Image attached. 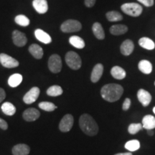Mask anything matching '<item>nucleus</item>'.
Segmentation results:
<instances>
[{
  "label": "nucleus",
  "instance_id": "obj_1",
  "mask_svg": "<svg viewBox=\"0 0 155 155\" xmlns=\"http://www.w3.org/2000/svg\"><path fill=\"white\" fill-rule=\"evenodd\" d=\"M123 87L116 83L106 84L103 86L101 90L102 98L108 102H115L119 100L123 94Z\"/></svg>",
  "mask_w": 155,
  "mask_h": 155
},
{
  "label": "nucleus",
  "instance_id": "obj_2",
  "mask_svg": "<svg viewBox=\"0 0 155 155\" xmlns=\"http://www.w3.org/2000/svg\"><path fill=\"white\" fill-rule=\"evenodd\" d=\"M79 125L83 132L88 136H95L98 132V126L94 118L89 114H84L79 119Z\"/></svg>",
  "mask_w": 155,
  "mask_h": 155
},
{
  "label": "nucleus",
  "instance_id": "obj_3",
  "mask_svg": "<svg viewBox=\"0 0 155 155\" xmlns=\"http://www.w3.org/2000/svg\"><path fill=\"white\" fill-rule=\"evenodd\" d=\"M121 9L125 14L134 17H139L142 13L143 10L142 7L141 5L134 2L124 4L121 5Z\"/></svg>",
  "mask_w": 155,
  "mask_h": 155
},
{
  "label": "nucleus",
  "instance_id": "obj_4",
  "mask_svg": "<svg viewBox=\"0 0 155 155\" xmlns=\"http://www.w3.org/2000/svg\"><path fill=\"white\" fill-rule=\"evenodd\" d=\"M65 62L68 66L73 70H78L82 65L81 58L75 52L69 51L65 55Z\"/></svg>",
  "mask_w": 155,
  "mask_h": 155
},
{
  "label": "nucleus",
  "instance_id": "obj_5",
  "mask_svg": "<svg viewBox=\"0 0 155 155\" xmlns=\"http://www.w3.org/2000/svg\"><path fill=\"white\" fill-rule=\"evenodd\" d=\"M82 29V25L78 20L75 19H68L65 21L61 26V30L62 32L65 33L70 32H75L80 31Z\"/></svg>",
  "mask_w": 155,
  "mask_h": 155
},
{
  "label": "nucleus",
  "instance_id": "obj_6",
  "mask_svg": "<svg viewBox=\"0 0 155 155\" xmlns=\"http://www.w3.org/2000/svg\"><path fill=\"white\" fill-rule=\"evenodd\" d=\"M48 68L50 71L53 73L61 72L62 69V61L60 55L54 54L50 56L48 60Z\"/></svg>",
  "mask_w": 155,
  "mask_h": 155
},
{
  "label": "nucleus",
  "instance_id": "obj_7",
  "mask_svg": "<svg viewBox=\"0 0 155 155\" xmlns=\"http://www.w3.org/2000/svg\"><path fill=\"white\" fill-rule=\"evenodd\" d=\"M74 119L71 114H66L63 116L59 124V129L62 132H68L72 129Z\"/></svg>",
  "mask_w": 155,
  "mask_h": 155
},
{
  "label": "nucleus",
  "instance_id": "obj_8",
  "mask_svg": "<svg viewBox=\"0 0 155 155\" xmlns=\"http://www.w3.org/2000/svg\"><path fill=\"white\" fill-rule=\"evenodd\" d=\"M0 63L7 68H13L19 65V62L16 59L5 53L0 54Z\"/></svg>",
  "mask_w": 155,
  "mask_h": 155
},
{
  "label": "nucleus",
  "instance_id": "obj_9",
  "mask_svg": "<svg viewBox=\"0 0 155 155\" xmlns=\"http://www.w3.org/2000/svg\"><path fill=\"white\" fill-rule=\"evenodd\" d=\"M40 88H38V87H33L25 95L24 97H23V101L26 104H32V103L36 101V100L38 99L39 96H40Z\"/></svg>",
  "mask_w": 155,
  "mask_h": 155
},
{
  "label": "nucleus",
  "instance_id": "obj_10",
  "mask_svg": "<svg viewBox=\"0 0 155 155\" xmlns=\"http://www.w3.org/2000/svg\"><path fill=\"white\" fill-rule=\"evenodd\" d=\"M12 40L17 47H23L28 42V38L25 33L19 30H14L12 32Z\"/></svg>",
  "mask_w": 155,
  "mask_h": 155
},
{
  "label": "nucleus",
  "instance_id": "obj_11",
  "mask_svg": "<svg viewBox=\"0 0 155 155\" xmlns=\"http://www.w3.org/2000/svg\"><path fill=\"white\" fill-rule=\"evenodd\" d=\"M137 97L139 102L142 104V106H147L150 105L152 101V96L147 91L144 89H139L137 92Z\"/></svg>",
  "mask_w": 155,
  "mask_h": 155
},
{
  "label": "nucleus",
  "instance_id": "obj_12",
  "mask_svg": "<svg viewBox=\"0 0 155 155\" xmlns=\"http://www.w3.org/2000/svg\"><path fill=\"white\" fill-rule=\"evenodd\" d=\"M23 118L27 121H34L40 117V113L35 108H30L26 109L23 113Z\"/></svg>",
  "mask_w": 155,
  "mask_h": 155
},
{
  "label": "nucleus",
  "instance_id": "obj_13",
  "mask_svg": "<svg viewBox=\"0 0 155 155\" xmlns=\"http://www.w3.org/2000/svg\"><path fill=\"white\" fill-rule=\"evenodd\" d=\"M32 5L34 9L39 14H45L48 10L47 0H33Z\"/></svg>",
  "mask_w": 155,
  "mask_h": 155
},
{
  "label": "nucleus",
  "instance_id": "obj_14",
  "mask_svg": "<svg viewBox=\"0 0 155 155\" xmlns=\"http://www.w3.org/2000/svg\"><path fill=\"white\" fill-rule=\"evenodd\" d=\"M103 73H104V66L102 64L98 63L95 65L93 69L91 75V80L93 83H97L101 78Z\"/></svg>",
  "mask_w": 155,
  "mask_h": 155
},
{
  "label": "nucleus",
  "instance_id": "obj_15",
  "mask_svg": "<svg viewBox=\"0 0 155 155\" xmlns=\"http://www.w3.org/2000/svg\"><path fill=\"white\" fill-rule=\"evenodd\" d=\"M134 48V42L131 40L128 39V40H126L125 41H124L123 43L121 44V47H120V50H121V53L124 55L128 56L132 53Z\"/></svg>",
  "mask_w": 155,
  "mask_h": 155
},
{
  "label": "nucleus",
  "instance_id": "obj_16",
  "mask_svg": "<svg viewBox=\"0 0 155 155\" xmlns=\"http://www.w3.org/2000/svg\"><path fill=\"white\" fill-rule=\"evenodd\" d=\"M35 35L37 40L44 44H49L52 42L51 37L47 32L42 30H40V29H37L35 31Z\"/></svg>",
  "mask_w": 155,
  "mask_h": 155
},
{
  "label": "nucleus",
  "instance_id": "obj_17",
  "mask_svg": "<svg viewBox=\"0 0 155 155\" xmlns=\"http://www.w3.org/2000/svg\"><path fill=\"white\" fill-rule=\"evenodd\" d=\"M30 152V148L28 145L19 144L12 148L13 155H28Z\"/></svg>",
  "mask_w": 155,
  "mask_h": 155
},
{
  "label": "nucleus",
  "instance_id": "obj_18",
  "mask_svg": "<svg viewBox=\"0 0 155 155\" xmlns=\"http://www.w3.org/2000/svg\"><path fill=\"white\" fill-rule=\"evenodd\" d=\"M29 52L36 59H41L43 56V50L38 44H32L29 48Z\"/></svg>",
  "mask_w": 155,
  "mask_h": 155
},
{
  "label": "nucleus",
  "instance_id": "obj_19",
  "mask_svg": "<svg viewBox=\"0 0 155 155\" xmlns=\"http://www.w3.org/2000/svg\"><path fill=\"white\" fill-rule=\"evenodd\" d=\"M142 127L147 130L155 129V118L152 115L145 116L142 119Z\"/></svg>",
  "mask_w": 155,
  "mask_h": 155
},
{
  "label": "nucleus",
  "instance_id": "obj_20",
  "mask_svg": "<svg viewBox=\"0 0 155 155\" xmlns=\"http://www.w3.org/2000/svg\"><path fill=\"white\" fill-rule=\"evenodd\" d=\"M92 30L94 32L95 37L98 40H104L105 38V32H104V28L102 25L99 22H95L93 25Z\"/></svg>",
  "mask_w": 155,
  "mask_h": 155
},
{
  "label": "nucleus",
  "instance_id": "obj_21",
  "mask_svg": "<svg viewBox=\"0 0 155 155\" xmlns=\"http://www.w3.org/2000/svg\"><path fill=\"white\" fill-rule=\"evenodd\" d=\"M138 68L139 71L144 74H150L152 71V65L150 61L142 60L139 63Z\"/></svg>",
  "mask_w": 155,
  "mask_h": 155
},
{
  "label": "nucleus",
  "instance_id": "obj_22",
  "mask_svg": "<svg viewBox=\"0 0 155 155\" xmlns=\"http://www.w3.org/2000/svg\"><path fill=\"white\" fill-rule=\"evenodd\" d=\"M128 31V28L124 25H114L110 28V32L114 35H121Z\"/></svg>",
  "mask_w": 155,
  "mask_h": 155
},
{
  "label": "nucleus",
  "instance_id": "obj_23",
  "mask_svg": "<svg viewBox=\"0 0 155 155\" xmlns=\"http://www.w3.org/2000/svg\"><path fill=\"white\" fill-rule=\"evenodd\" d=\"M111 74L114 78L117 80H122L126 77V71L119 66H114L111 70Z\"/></svg>",
  "mask_w": 155,
  "mask_h": 155
},
{
  "label": "nucleus",
  "instance_id": "obj_24",
  "mask_svg": "<svg viewBox=\"0 0 155 155\" xmlns=\"http://www.w3.org/2000/svg\"><path fill=\"white\" fill-rule=\"evenodd\" d=\"M139 44L141 48L146 50H152L155 48V43L152 40L148 38H141L139 39Z\"/></svg>",
  "mask_w": 155,
  "mask_h": 155
},
{
  "label": "nucleus",
  "instance_id": "obj_25",
  "mask_svg": "<svg viewBox=\"0 0 155 155\" xmlns=\"http://www.w3.org/2000/svg\"><path fill=\"white\" fill-rule=\"evenodd\" d=\"M69 42L71 45L78 48V49H82L85 47L84 40L78 36H71L69 38Z\"/></svg>",
  "mask_w": 155,
  "mask_h": 155
},
{
  "label": "nucleus",
  "instance_id": "obj_26",
  "mask_svg": "<svg viewBox=\"0 0 155 155\" xmlns=\"http://www.w3.org/2000/svg\"><path fill=\"white\" fill-rule=\"evenodd\" d=\"M22 75L19 74V73H15V74L12 75L9 78L8 80V84L9 85V86L15 87L18 86L22 81Z\"/></svg>",
  "mask_w": 155,
  "mask_h": 155
},
{
  "label": "nucleus",
  "instance_id": "obj_27",
  "mask_svg": "<svg viewBox=\"0 0 155 155\" xmlns=\"http://www.w3.org/2000/svg\"><path fill=\"white\" fill-rule=\"evenodd\" d=\"M2 110L3 113L7 116H13L16 112V108L12 104L9 102H5L2 105Z\"/></svg>",
  "mask_w": 155,
  "mask_h": 155
},
{
  "label": "nucleus",
  "instance_id": "obj_28",
  "mask_svg": "<svg viewBox=\"0 0 155 155\" xmlns=\"http://www.w3.org/2000/svg\"><path fill=\"white\" fill-rule=\"evenodd\" d=\"M106 17L110 22H118V21L122 20V19H123V16L121 15V13L116 11L108 12L106 13Z\"/></svg>",
  "mask_w": 155,
  "mask_h": 155
},
{
  "label": "nucleus",
  "instance_id": "obj_29",
  "mask_svg": "<svg viewBox=\"0 0 155 155\" xmlns=\"http://www.w3.org/2000/svg\"><path fill=\"white\" fill-rule=\"evenodd\" d=\"M63 89L61 86H58V85H55V86H50L49 88L47 90V94L50 96H61V94H63Z\"/></svg>",
  "mask_w": 155,
  "mask_h": 155
},
{
  "label": "nucleus",
  "instance_id": "obj_30",
  "mask_svg": "<svg viewBox=\"0 0 155 155\" xmlns=\"http://www.w3.org/2000/svg\"><path fill=\"white\" fill-rule=\"evenodd\" d=\"M125 148L129 152H135L140 148V143L138 140H130L125 144Z\"/></svg>",
  "mask_w": 155,
  "mask_h": 155
},
{
  "label": "nucleus",
  "instance_id": "obj_31",
  "mask_svg": "<svg viewBox=\"0 0 155 155\" xmlns=\"http://www.w3.org/2000/svg\"><path fill=\"white\" fill-rule=\"evenodd\" d=\"M38 106L40 107V108H41V109L44 110L45 111H53L54 110L57 108V106L53 103L48 101L40 102L38 104Z\"/></svg>",
  "mask_w": 155,
  "mask_h": 155
},
{
  "label": "nucleus",
  "instance_id": "obj_32",
  "mask_svg": "<svg viewBox=\"0 0 155 155\" xmlns=\"http://www.w3.org/2000/svg\"><path fill=\"white\" fill-rule=\"evenodd\" d=\"M15 22L22 27H28L30 25V19L25 15H19L15 17Z\"/></svg>",
  "mask_w": 155,
  "mask_h": 155
},
{
  "label": "nucleus",
  "instance_id": "obj_33",
  "mask_svg": "<svg viewBox=\"0 0 155 155\" xmlns=\"http://www.w3.org/2000/svg\"><path fill=\"white\" fill-rule=\"evenodd\" d=\"M143 129L142 124H131L128 127V131L131 134H136Z\"/></svg>",
  "mask_w": 155,
  "mask_h": 155
},
{
  "label": "nucleus",
  "instance_id": "obj_34",
  "mask_svg": "<svg viewBox=\"0 0 155 155\" xmlns=\"http://www.w3.org/2000/svg\"><path fill=\"white\" fill-rule=\"evenodd\" d=\"M137 1L147 7H152L154 3V0H137Z\"/></svg>",
  "mask_w": 155,
  "mask_h": 155
},
{
  "label": "nucleus",
  "instance_id": "obj_35",
  "mask_svg": "<svg viewBox=\"0 0 155 155\" xmlns=\"http://www.w3.org/2000/svg\"><path fill=\"white\" fill-rule=\"evenodd\" d=\"M131 106V100L129 98H126L124 101L123 103V106H122V108L124 111H127Z\"/></svg>",
  "mask_w": 155,
  "mask_h": 155
},
{
  "label": "nucleus",
  "instance_id": "obj_36",
  "mask_svg": "<svg viewBox=\"0 0 155 155\" xmlns=\"http://www.w3.org/2000/svg\"><path fill=\"white\" fill-rule=\"evenodd\" d=\"M0 128L3 130H7V128H8V124H7V122L1 118H0Z\"/></svg>",
  "mask_w": 155,
  "mask_h": 155
},
{
  "label": "nucleus",
  "instance_id": "obj_37",
  "mask_svg": "<svg viewBox=\"0 0 155 155\" xmlns=\"http://www.w3.org/2000/svg\"><path fill=\"white\" fill-rule=\"evenodd\" d=\"M96 0H85V5L87 7H93L96 4Z\"/></svg>",
  "mask_w": 155,
  "mask_h": 155
},
{
  "label": "nucleus",
  "instance_id": "obj_38",
  "mask_svg": "<svg viewBox=\"0 0 155 155\" xmlns=\"http://www.w3.org/2000/svg\"><path fill=\"white\" fill-rule=\"evenodd\" d=\"M6 97V94L5 90L3 88H0V103H2L5 100Z\"/></svg>",
  "mask_w": 155,
  "mask_h": 155
},
{
  "label": "nucleus",
  "instance_id": "obj_39",
  "mask_svg": "<svg viewBox=\"0 0 155 155\" xmlns=\"http://www.w3.org/2000/svg\"><path fill=\"white\" fill-rule=\"evenodd\" d=\"M114 155H132L131 152H126V153H118Z\"/></svg>",
  "mask_w": 155,
  "mask_h": 155
},
{
  "label": "nucleus",
  "instance_id": "obj_40",
  "mask_svg": "<svg viewBox=\"0 0 155 155\" xmlns=\"http://www.w3.org/2000/svg\"><path fill=\"white\" fill-rule=\"evenodd\" d=\"M147 134L150 136H153L154 135V131H152V129H149V130H147Z\"/></svg>",
  "mask_w": 155,
  "mask_h": 155
},
{
  "label": "nucleus",
  "instance_id": "obj_41",
  "mask_svg": "<svg viewBox=\"0 0 155 155\" xmlns=\"http://www.w3.org/2000/svg\"><path fill=\"white\" fill-rule=\"evenodd\" d=\"M153 112L155 114V107H154V108H153Z\"/></svg>",
  "mask_w": 155,
  "mask_h": 155
},
{
  "label": "nucleus",
  "instance_id": "obj_42",
  "mask_svg": "<svg viewBox=\"0 0 155 155\" xmlns=\"http://www.w3.org/2000/svg\"><path fill=\"white\" fill-rule=\"evenodd\" d=\"M154 86H155V82H154Z\"/></svg>",
  "mask_w": 155,
  "mask_h": 155
}]
</instances>
